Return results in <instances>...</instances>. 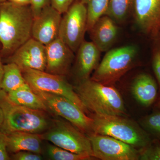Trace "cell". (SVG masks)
Returning <instances> with one entry per match:
<instances>
[{"label": "cell", "mask_w": 160, "mask_h": 160, "mask_svg": "<svg viewBox=\"0 0 160 160\" xmlns=\"http://www.w3.org/2000/svg\"><path fill=\"white\" fill-rule=\"evenodd\" d=\"M33 17L30 5L0 4L1 56L8 57L32 38Z\"/></svg>", "instance_id": "1"}, {"label": "cell", "mask_w": 160, "mask_h": 160, "mask_svg": "<svg viewBox=\"0 0 160 160\" xmlns=\"http://www.w3.org/2000/svg\"><path fill=\"white\" fill-rule=\"evenodd\" d=\"M87 111L102 115H126L122 96L117 89L89 78L78 83L74 88Z\"/></svg>", "instance_id": "2"}, {"label": "cell", "mask_w": 160, "mask_h": 160, "mask_svg": "<svg viewBox=\"0 0 160 160\" xmlns=\"http://www.w3.org/2000/svg\"><path fill=\"white\" fill-rule=\"evenodd\" d=\"M0 107L4 117L0 131L6 135L14 132L42 134L52 122L46 112L16 105L8 99L2 90L0 92Z\"/></svg>", "instance_id": "3"}, {"label": "cell", "mask_w": 160, "mask_h": 160, "mask_svg": "<svg viewBox=\"0 0 160 160\" xmlns=\"http://www.w3.org/2000/svg\"><path fill=\"white\" fill-rule=\"evenodd\" d=\"M93 132L109 136L134 146L142 149L152 141L148 132L137 123L123 116L92 114Z\"/></svg>", "instance_id": "4"}, {"label": "cell", "mask_w": 160, "mask_h": 160, "mask_svg": "<svg viewBox=\"0 0 160 160\" xmlns=\"http://www.w3.org/2000/svg\"><path fill=\"white\" fill-rule=\"evenodd\" d=\"M138 53V46L132 44L109 49L90 78L106 85L116 82L131 69Z\"/></svg>", "instance_id": "5"}, {"label": "cell", "mask_w": 160, "mask_h": 160, "mask_svg": "<svg viewBox=\"0 0 160 160\" xmlns=\"http://www.w3.org/2000/svg\"><path fill=\"white\" fill-rule=\"evenodd\" d=\"M43 140L74 153L93 157L88 136L68 121L53 120L51 126L41 134Z\"/></svg>", "instance_id": "6"}, {"label": "cell", "mask_w": 160, "mask_h": 160, "mask_svg": "<svg viewBox=\"0 0 160 160\" xmlns=\"http://www.w3.org/2000/svg\"><path fill=\"white\" fill-rule=\"evenodd\" d=\"M33 91L42 101L48 112L65 119L86 135L93 132V119L73 102L59 95Z\"/></svg>", "instance_id": "7"}, {"label": "cell", "mask_w": 160, "mask_h": 160, "mask_svg": "<svg viewBox=\"0 0 160 160\" xmlns=\"http://www.w3.org/2000/svg\"><path fill=\"white\" fill-rule=\"evenodd\" d=\"M22 71L32 90L62 96L73 102L85 112L88 111L66 77L34 69H25Z\"/></svg>", "instance_id": "8"}, {"label": "cell", "mask_w": 160, "mask_h": 160, "mask_svg": "<svg viewBox=\"0 0 160 160\" xmlns=\"http://www.w3.org/2000/svg\"><path fill=\"white\" fill-rule=\"evenodd\" d=\"M62 15L58 38L76 53L85 41L84 38L87 31V7L81 1L74 0Z\"/></svg>", "instance_id": "9"}, {"label": "cell", "mask_w": 160, "mask_h": 160, "mask_svg": "<svg viewBox=\"0 0 160 160\" xmlns=\"http://www.w3.org/2000/svg\"><path fill=\"white\" fill-rule=\"evenodd\" d=\"M91 142L93 158L102 160H139L140 149L109 136L87 135Z\"/></svg>", "instance_id": "10"}, {"label": "cell", "mask_w": 160, "mask_h": 160, "mask_svg": "<svg viewBox=\"0 0 160 160\" xmlns=\"http://www.w3.org/2000/svg\"><path fill=\"white\" fill-rule=\"evenodd\" d=\"M6 62L15 63L21 70L32 69L45 71L46 46L31 38L7 57Z\"/></svg>", "instance_id": "11"}, {"label": "cell", "mask_w": 160, "mask_h": 160, "mask_svg": "<svg viewBox=\"0 0 160 160\" xmlns=\"http://www.w3.org/2000/svg\"><path fill=\"white\" fill-rule=\"evenodd\" d=\"M133 11L140 30L155 40L160 39V0H135Z\"/></svg>", "instance_id": "12"}, {"label": "cell", "mask_w": 160, "mask_h": 160, "mask_svg": "<svg viewBox=\"0 0 160 160\" xmlns=\"http://www.w3.org/2000/svg\"><path fill=\"white\" fill-rule=\"evenodd\" d=\"M62 14L50 5L34 18L32 38L45 46L58 38Z\"/></svg>", "instance_id": "13"}, {"label": "cell", "mask_w": 160, "mask_h": 160, "mask_svg": "<svg viewBox=\"0 0 160 160\" xmlns=\"http://www.w3.org/2000/svg\"><path fill=\"white\" fill-rule=\"evenodd\" d=\"M45 46L46 58L45 71L66 77L69 74L74 61V52L59 38Z\"/></svg>", "instance_id": "14"}, {"label": "cell", "mask_w": 160, "mask_h": 160, "mask_svg": "<svg viewBox=\"0 0 160 160\" xmlns=\"http://www.w3.org/2000/svg\"><path fill=\"white\" fill-rule=\"evenodd\" d=\"M102 52L92 42L84 41L81 44L75 57L73 74L78 83L90 78L99 64Z\"/></svg>", "instance_id": "15"}, {"label": "cell", "mask_w": 160, "mask_h": 160, "mask_svg": "<svg viewBox=\"0 0 160 160\" xmlns=\"http://www.w3.org/2000/svg\"><path fill=\"white\" fill-rule=\"evenodd\" d=\"M116 23L109 16L104 15L89 30L91 42L102 52L110 49L116 41L119 32Z\"/></svg>", "instance_id": "16"}, {"label": "cell", "mask_w": 160, "mask_h": 160, "mask_svg": "<svg viewBox=\"0 0 160 160\" xmlns=\"http://www.w3.org/2000/svg\"><path fill=\"white\" fill-rule=\"evenodd\" d=\"M8 152L14 153L27 151L42 154L43 139L41 134L14 132L7 134Z\"/></svg>", "instance_id": "17"}, {"label": "cell", "mask_w": 160, "mask_h": 160, "mask_svg": "<svg viewBox=\"0 0 160 160\" xmlns=\"http://www.w3.org/2000/svg\"><path fill=\"white\" fill-rule=\"evenodd\" d=\"M131 92L138 102L143 106L149 107L153 104L157 96V84L150 75L141 73L133 80Z\"/></svg>", "instance_id": "18"}, {"label": "cell", "mask_w": 160, "mask_h": 160, "mask_svg": "<svg viewBox=\"0 0 160 160\" xmlns=\"http://www.w3.org/2000/svg\"><path fill=\"white\" fill-rule=\"evenodd\" d=\"M8 99L16 105L48 112L42 101L28 83L17 89L6 93Z\"/></svg>", "instance_id": "19"}, {"label": "cell", "mask_w": 160, "mask_h": 160, "mask_svg": "<svg viewBox=\"0 0 160 160\" xmlns=\"http://www.w3.org/2000/svg\"><path fill=\"white\" fill-rule=\"evenodd\" d=\"M27 83L22 70L13 63L4 65L2 89L6 93L17 89Z\"/></svg>", "instance_id": "20"}, {"label": "cell", "mask_w": 160, "mask_h": 160, "mask_svg": "<svg viewBox=\"0 0 160 160\" xmlns=\"http://www.w3.org/2000/svg\"><path fill=\"white\" fill-rule=\"evenodd\" d=\"M135 0H109L105 15L109 16L116 22H121L133 10Z\"/></svg>", "instance_id": "21"}, {"label": "cell", "mask_w": 160, "mask_h": 160, "mask_svg": "<svg viewBox=\"0 0 160 160\" xmlns=\"http://www.w3.org/2000/svg\"><path fill=\"white\" fill-rule=\"evenodd\" d=\"M86 5L87 9V31L89 32L95 22L105 15L109 0H78Z\"/></svg>", "instance_id": "22"}, {"label": "cell", "mask_w": 160, "mask_h": 160, "mask_svg": "<svg viewBox=\"0 0 160 160\" xmlns=\"http://www.w3.org/2000/svg\"><path fill=\"white\" fill-rule=\"evenodd\" d=\"M46 153L50 159L53 160H87L93 158L90 156L71 152L53 144L47 146Z\"/></svg>", "instance_id": "23"}, {"label": "cell", "mask_w": 160, "mask_h": 160, "mask_svg": "<svg viewBox=\"0 0 160 160\" xmlns=\"http://www.w3.org/2000/svg\"><path fill=\"white\" fill-rule=\"evenodd\" d=\"M140 123L146 131L160 137V111L155 112L143 118Z\"/></svg>", "instance_id": "24"}, {"label": "cell", "mask_w": 160, "mask_h": 160, "mask_svg": "<svg viewBox=\"0 0 160 160\" xmlns=\"http://www.w3.org/2000/svg\"><path fill=\"white\" fill-rule=\"evenodd\" d=\"M139 160H160V142L152 141L148 146L140 149Z\"/></svg>", "instance_id": "25"}, {"label": "cell", "mask_w": 160, "mask_h": 160, "mask_svg": "<svg viewBox=\"0 0 160 160\" xmlns=\"http://www.w3.org/2000/svg\"><path fill=\"white\" fill-rule=\"evenodd\" d=\"M153 53H152V66L154 74L160 86V39L156 40Z\"/></svg>", "instance_id": "26"}, {"label": "cell", "mask_w": 160, "mask_h": 160, "mask_svg": "<svg viewBox=\"0 0 160 160\" xmlns=\"http://www.w3.org/2000/svg\"><path fill=\"white\" fill-rule=\"evenodd\" d=\"M12 159L15 160H41L43 159L42 154L32 152L23 151L13 153Z\"/></svg>", "instance_id": "27"}, {"label": "cell", "mask_w": 160, "mask_h": 160, "mask_svg": "<svg viewBox=\"0 0 160 160\" xmlns=\"http://www.w3.org/2000/svg\"><path fill=\"white\" fill-rule=\"evenodd\" d=\"M50 5L51 0H31L30 6L33 17H37L44 8Z\"/></svg>", "instance_id": "28"}, {"label": "cell", "mask_w": 160, "mask_h": 160, "mask_svg": "<svg viewBox=\"0 0 160 160\" xmlns=\"http://www.w3.org/2000/svg\"><path fill=\"white\" fill-rule=\"evenodd\" d=\"M74 0H51V6L62 15L69 8Z\"/></svg>", "instance_id": "29"}, {"label": "cell", "mask_w": 160, "mask_h": 160, "mask_svg": "<svg viewBox=\"0 0 160 160\" xmlns=\"http://www.w3.org/2000/svg\"><path fill=\"white\" fill-rule=\"evenodd\" d=\"M7 135L0 131V160L11 159L7 148Z\"/></svg>", "instance_id": "30"}, {"label": "cell", "mask_w": 160, "mask_h": 160, "mask_svg": "<svg viewBox=\"0 0 160 160\" xmlns=\"http://www.w3.org/2000/svg\"><path fill=\"white\" fill-rule=\"evenodd\" d=\"M7 1L21 6H29L31 3V0H7Z\"/></svg>", "instance_id": "31"}, {"label": "cell", "mask_w": 160, "mask_h": 160, "mask_svg": "<svg viewBox=\"0 0 160 160\" xmlns=\"http://www.w3.org/2000/svg\"><path fill=\"white\" fill-rule=\"evenodd\" d=\"M2 57L0 55V92L2 89V81L3 73H4V64H3Z\"/></svg>", "instance_id": "32"}, {"label": "cell", "mask_w": 160, "mask_h": 160, "mask_svg": "<svg viewBox=\"0 0 160 160\" xmlns=\"http://www.w3.org/2000/svg\"><path fill=\"white\" fill-rule=\"evenodd\" d=\"M4 113H3L2 109L0 107V129H1V127L2 125L3 122H4Z\"/></svg>", "instance_id": "33"}, {"label": "cell", "mask_w": 160, "mask_h": 160, "mask_svg": "<svg viewBox=\"0 0 160 160\" xmlns=\"http://www.w3.org/2000/svg\"><path fill=\"white\" fill-rule=\"evenodd\" d=\"M156 107L158 109H160V101L157 104Z\"/></svg>", "instance_id": "34"}, {"label": "cell", "mask_w": 160, "mask_h": 160, "mask_svg": "<svg viewBox=\"0 0 160 160\" xmlns=\"http://www.w3.org/2000/svg\"><path fill=\"white\" fill-rule=\"evenodd\" d=\"M6 1H7V0H0V4L4 2H6Z\"/></svg>", "instance_id": "35"}, {"label": "cell", "mask_w": 160, "mask_h": 160, "mask_svg": "<svg viewBox=\"0 0 160 160\" xmlns=\"http://www.w3.org/2000/svg\"><path fill=\"white\" fill-rule=\"evenodd\" d=\"M0 45H1V44H0Z\"/></svg>", "instance_id": "36"}]
</instances>
